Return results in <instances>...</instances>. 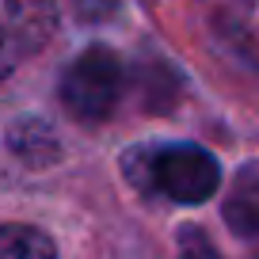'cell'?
<instances>
[{
    "instance_id": "cell-1",
    "label": "cell",
    "mask_w": 259,
    "mask_h": 259,
    "mask_svg": "<svg viewBox=\"0 0 259 259\" xmlns=\"http://www.w3.org/2000/svg\"><path fill=\"white\" fill-rule=\"evenodd\" d=\"M126 171L145 191H156L171 202H206L221 183V168L198 145H153L126 156Z\"/></svg>"
},
{
    "instance_id": "cell-2",
    "label": "cell",
    "mask_w": 259,
    "mask_h": 259,
    "mask_svg": "<svg viewBox=\"0 0 259 259\" xmlns=\"http://www.w3.org/2000/svg\"><path fill=\"white\" fill-rule=\"evenodd\" d=\"M126 88V69L107 46H88L61 76V103L80 122H103L118 107Z\"/></svg>"
},
{
    "instance_id": "cell-3",
    "label": "cell",
    "mask_w": 259,
    "mask_h": 259,
    "mask_svg": "<svg viewBox=\"0 0 259 259\" xmlns=\"http://www.w3.org/2000/svg\"><path fill=\"white\" fill-rule=\"evenodd\" d=\"M57 27L54 0H0V80L50 42Z\"/></svg>"
},
{
    "instance_id": "cell-4",
    "label": "cell",
    "mask_w": 259,
    "mask_h": 259,
    "mask_svg": "<svg viewBox=\"0 0 259 259\" xmlns=\"http://www.w3.org/2000/svg\"><path fill=\"white\" fill-rule=\"evenodd\" d=\"M225 221L236 236L259 240V168H244L225 198Z\"/></svg>"
},
{
    "instance_id": "cell-5",
    "label": "cell",
    "mask_w": 259,
    "mask_h": 259,
    "mask_svg": "<svg viewBox=\"0 0 259 259\" xmlns=\"http://www.w3.org/2000/svg\"><path fill=\"white\" fill-rule=\"evenodd\" d=\"M8 145H12L16 156H23L31 164H46V160L57 156V138L42 118H19L8 130Z\"/></svg>"
},
{
    "instance_id": "cell-6",
    "label": "cell",
    "mask_w": 259,
    "mask_h": 259,
    "mask_svg": "<svg viewBox=\"0 0 259 259\" xmlns=\"http://www.w3.org/2000/svg\"><path fill=\"white\" fill-rule=\"evenodd\" d=\"M0 259H57V248L34 225H0Z\"/></svg>"
},
{
    "instance_id": "cell-7",
    "label": "cell",
    "mask_w": 259,
    "mask_h": 259,
    "mask_svg": "<svg viewBox=\"0 0 259 259\" xmlns=\"http://www.w3.org/2000/svg\"><path fill=\"white\" fill-rule=\"evenodd\" d=\"M179 259H221V255L202 229L187 225V229H179Z\"/></svg>"
},
{
    "instance_id": "cell-8",
    "label": "cell",
    "mask_w": 259,
    "mask_h": 259,
    "mask_svg": "<svg viewBox=\"0 0 259 259\" xmlns=\"http://www.w3.org/2000/svg\"><path fill=\"white\" fill-rule=\"evenodd\" d=\"M76 4H80V12H84L88 19H96L99 12H111V8H114V0H76Z\"/></svg>"
}]
</instances>
